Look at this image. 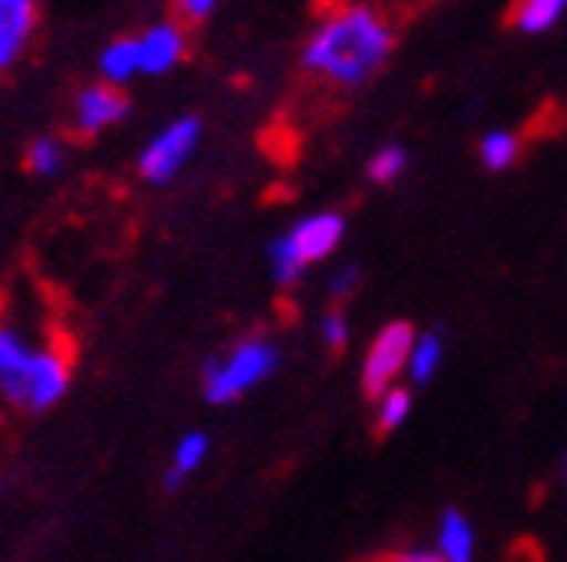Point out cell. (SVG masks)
<instances>
[{"label": "cell", "mask_w": 567, "mask_h": 562, "mask_svg": "<svg viewBox=\"0 0 567 562\" xmlns=\"http://www.w3.org/2000/svg\"><path fill=\"white\" fill-rule=\"evenodd\" d=\"M386 562H443L439 551H399V554H386Z\"/></svg>", "instance_id": "23"}, {"label": "cell", "mask_w": 567, "mask_h": 562, "mask_svg": "<svg viewBox=\"0 0 567 562\" xmlns=\"http://www.w3.org/2000/svg\"><path fill=\"white\" fill-rule=\"evenodd\" d=\"M137 65H142V76H169L186 65L189 56V29L174 17H162V21L142 24L137 33Z\"/></svg>", "instance_id": "8"}, {"label": "cell", "mask_w": 567, "mask_h": 562, "mask_svg": "<svg viewBox=\"0 0 567 562\" xmlns=\"http://www.w3.org/2000/svg\"><path fill=\"white\" fill-rule=\"evenodd\" d=\"M0 414H4V398H0Z\"/></svg>", "instance_id": "24"}, {"label": "cell", "mask_w": 567, "mask_h": 562, "mask_svg": "<svg viewBox=\"0 0 567 562\" xmlns=\"http://www.w3.org/2000/svg\"><path fill=\"white\" fill-rule=\"evenodd\" d=\"M69 382H73V346H69L65 334H49L29 362V374H24V386L12 402V410L44 414L49 406L65 398Z\"/></svg>", "instance_id": "5"}, {"label": "cell", "mask_w": 567, "mask_h": 562, "mask_svg": "<svg viewBox=\"0 0 567 562\" xmlns=\"http://www.w3.org/2000/svg\"><path fill=\"white\" fill-rule=\"evenodd\" d=\"M206 455H209V438L206 434H186V438H182V443H177V450H174V466H169V470H165V490H177L182 487V482H186L189 475H194L197 466L206 462Z\"/></svg>", "instance_id": "16"}, {"label": "cell", "mask_w": 567, "mask_h": 562, "mask_svg": "<svg viewBox=\"0 0 567 562\" xmlns=\"http://www.w3.org/2000/svg\"><path fill=\"white\" fill-rule=\"evenodd\" d=\"M342 238H347V217L339 209H318V214L298 217L295 226L270 241L274 285H282V290L298 285L310 266L327 261L342 246Z\"/></svg>", "instance_id": "2"}, {"label": "cell", "mask_w": 567, "mask_h": 562, "mask_svg": "<svg viewBox=\"0 0 567 562\" xmlns=\"http://www.w3.org/2000/svg\"><path fill=\"white\" fill-rule=\"evenodd\" d=\"M564 17H567V0H515L512 4L515 33H524V37L551 33Z\"/></svg>", "instance_id": "14"}, {"label": "cell", "mask_w": 567, "mask_h": 562, "mask_svg": "<svg viewBox=\"0 0 567 562\" xmlns=\"http://www.w3.org/2000/svg\"><path fill=\"white\" fill-rule=\"evenodd\" d=\"M202 137H206V125H202L197 113L169 117L162 129H153L150 137H145L133 169H137V177H142L145 185H157V189H162V185L177 181L182 169L194 162L197 149H202Z\"/></svg>", "instance_id": "4"}, {"label": "cell", "mask_w": 567, "mask_h": 562, "mask_svg": "<svg viewBox=\"0 0 567 562\" xmlns=\"http://www.w3.org/2000/svg\"><path fill=\"white\" fill-rule=\"evenodd\" d=\"M130 113H133V101L125 89H113L105 81H89L69 101V129L76 137L93 140V137H105L110 129H117Z\"/></svg>", "instance_id": "7"}, {"label": "cell", "mask_w": 567, "mask_h": 562, "mask_svg": "<svg viewBox=\"0 0 567 562\" xmlns=\"http://www.w3.org/2000/svg\"><path fill=\"white\" fill-rule=\"evenodd\" d=\"M406 414H411V389L394 386L379 398V418H374V426H379V434H391L403 426Z\"/></svg>", "instance_id": "19"}, {"label": "cell", "mask_w": 567, "mask_h": 562, "mask_svg": "<svg viewBox=\"0 0 567 562\" xmlns=\"http://www.w3.org/2000/svg\"><path fill=\"white\" fill-rule=\"evenodd\" d=\"M137 76H142V65H137V41H133V33H121L101 44L97 81H105L113 89H130Z\"/></svg>", "instance_id": "11"}, {"label": "cell", "mask_w": 567, "mask_h": 562, "mask_svg": "<svg viewBox=\"0 0 567 562\" xmlns=\"http://www.w3.org/2000/svg\"><path fill=\"white\" fill-rule=\"evenodd\" d=\"M41 29V0H0V76L21 65Z\"/></svg>", "instance_id": "9"}, {"label": "cell", "mask_w": 567, "mask_h": 562, "mask_svg": "<svg viewBox=\"0 0 567 562\" xmlns=\"http://www.w3.org/2000/svg\"><path fill=\"white\" fill-rule=\"evenodd\" d=\"M406 165H411V153L403 149V145H379V149L367 157V181L371 185H394L403 181Z\"/></svg>", "instance_id": "18"}, {"label": "cell", "mask_w": 567, "mask_h": 562, "mask_svg": "<svg viewBox=\"0 0 567 562\" xmlns=\"http://www.w3.org/2000/svg\"><path fill=\"white\" fill-rule=\"evenodd\" d=\"M359 281H362L359 266H342V270L330 278V302H347L350 293L359 290Z\"/></svg>", "instance_id": "22"}, {"label": "cell", "mask_w": 567, "mask_h": 562, "mask_svg": "<svg viewBox=\"0 0 567 562\" xmlns=\"http://www.w3.org/2000/svg\"><path fill=\"white\" fill-rule=\"evenodd\" d=\"M475 554V530H471L467 514L447 510L443 527H439V559L443 562H471Z\"/></svg>", "instance_id": "15"}, {"label": "cell", "mask_w": 567, "mask_h": 562, "mask_svg": "<svg viewBox=\"0 0 567 562\" xmlns=\"http://www.w3.org/2000/svg\"><path fill=\"white\" fill-rule=\"evenodd\" d=\"M394 44H399V33L386 12L367 0H347L315 21L310 37L298 49V65L318 85L354 93L391 65Z\"/></svg>", "instance_id": "1"}, {"label": "cell", "mask_w": 567, "mask_h": 562, "mask_svg": "<svg viewBox=\"0 0 567 562\" xmlns=\"http://www.w3.org/2000/svg\"><path fill=\"white\" fill-rule=\"evenodd\" d=\"M411 346H415V325L411 322H386L371 337L367 357H362V389H367V398L379 402L386 389H394L399 374H406Z\"/></svg>", "instance_id": "6"}, {"label": "cell", "mask_w": 567, "mask_h": 562, "mask_svg": "<svg viewBox=\"0 0 567 562\" xmlns=\"http://www.w3.org/2000/svg\"><path fill=\"white\" fill-rule=\"evenodd\" d=\"M278 362H282V350L274 337L246 334L221 357H209L206 370H202V389L214 406H226V402H238L246 389L262 386L278 370Z\"/></svg>", "instance_id": "3"}, {"label": "cell", "mask_w": 567, "mask_h": 562, "mask_svg": "<svg viewBox=\"0 0 567 562\" xmlns=\"http://www.w3.org/2000/svg\"><path fill=\"white\" fill-rule=\"evenodd\" d=\"M69 165V145L65 137H56V133H37L29 145H24V169L41 181H53V177L65 174Z\"/></svg>", "instance_id": "12"}, {"label": "cell", "mask_w": 567, "mask_h": 562, "mask_svg": "<svg viewBox=\"0 0 567 562\" xmlns=\"http://www.w3.org/2000/svg\"><path fill=\"white\" fill-rule=\"evenodd\" d=\"M37 346H41V342H37L17 318L0 310V398L9 402V406L17 402V394H21Z\"/></svg>", "instance_id": "10"}, {"label": "cell", "mask_w": 567, "mask_h": 562, "mask_svg": "<svg viewBox=\"0 0 567 562\" xmlns=\"http://www.w3.org/2000/svg\"><path fill=\"white\" fill-rule=\"evenodd\" d=\"M519 153H524V140L515 129H487L475 145V157L487 174H507L519 165Z\"/></svg>", "instance_id": "13"}, {"label": "cell", "mask_w": 567, "mask_h": 562, "mask_svg": "<svg viewBox=\"0 0 567 562\" xmlns=\"http://www.w3.org/2000/svg\"><path fill=\"white\" fill-rule=\"evenodd\" d=\"M221 0H169V9H174V21L189 24H206L214 12H218Z\"/></svg>", "instance_id": "21"}, {"label": "cell", "mask_w": 567, "mask_h": 562, "mask_svg": "<svg viewBox=\"0 0 567 562\" xmlns=\"http://www.w3.org/2000/svg\"><path fill=\"white\" fill-rule=\"evenodd\" d=\"M318 334H322V342H327V346L339 354V350L350 342V318L342 314L339 305H330L327 314H322V322H318Z\"/></svg>", "instance_id": "20"}, {"label": "cell", "mask_w": 567, "mask_h": 562, "mask_svg": "<svg viewBox=\"0 0 567 562\" xmlns=\"http://www.w3.org/2000/svg\"><path fill=\"white\" fill-rule=\"evenodd\" d=\"M443 354H447V346H443V337H439L435 330H431V334H415L411 362H406L411 382H415V386H426V382L435 378V370L443 366Z\"/></svg>", "instance_id": "17"}]
</instances>
